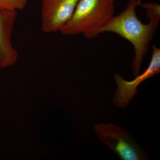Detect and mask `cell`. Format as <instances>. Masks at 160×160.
I'll return each mask as SVG.
<instances>
[{
	"mask_svg": "<svg viewBox=\"0 0 160 160\" xmlns=\"http://www.w3.org/2000/svg\"><path fill=\"white\" fill-rule=\"evenodd\" d=\"M142 0H129L125 9L117 15L113 16L102 28L100 34L110 32L129 41L134 48L132 72L138 74L143 58L149 50V45L159 26L160 14L148 16V24H144L138 17L136 9Z\"/></svg>",
	"mask_w": 160,
	"mask_h": 160,
	"instance_id": "cell-1",
	"label": "cell"
},
{
	"mask_svg": "<svg viewBox=\"0 0 160 160\" xmlns=\"http://www.w3.org/2000/svg\"><path fill=\"white\" fill-rule=\"evenodd\" d=\"M114 0H80L69 21L60 30L62 34H82L87 38L98 36L114 16Z\"/></svg>",
	"mask_w": 160,
	"mask_h": 160,
	"instance_id": "cell-2",
	"label": "cell"
},
{
	"mask_svg": "<svg viewBox=\"0 0 160 160\" xmlns=\"http://www.w3.org/2000/svg\"><path fill=\"white\" fill-rule=\"evenodd\" d=\"M99 139L122 160L149 159L148 153L137 143L127 129L112 123L95 125Z\"/></svg>",
	"mask_w": 160,
	"mask_h": 160,
	"instance_id": "cell-3",
	"label": "cell"
},
{
	"mask_svg": "<svg viewBox=\"0 0 160 160\" xmlns=\"http://www.w3.org/2000/svg\"><path fill=\"white\" fill-rule=\"evenodd\" d=\"M151 60L145 71L137 75L134 80L127 81L120 75L116 73L114 80L117 89L112 99V102L118 108H126L138 92V88L141 83L160 72V49L153 45Z\"/></svg>",
	"mask_w": 160,
	"mask_h": 160,
	"instance_id": "cell-4",
	"label": "cell"
},
{
	"mask_svg": "<svg viewBox=\"0 0 160 160\" xmlns=\"http://www.w3.org/2000/svg\"><path fill=\"white\" fill-rule=\"evenodd\" d=\"M80 0H42L41 29L51 33L60 32L69 21Z\"/></svg>",
	"mask_w": 160,
	"mask_h": 160,
	"instance_id": "cell-5",
	"label": "cell"
},
{
	"mask_svg": "<svg viewBox=\"0 0 160 160\" xmlns=\"http://www.w3.org/2000/svg\"><path fill=\"white\" fill-rule=\"evenodd\" d=\"M18 11L0 9V68L5 69L17 62L19 54L12 42V35Z\"/></svg>",
	"mask_w": 160,
	"mask_h": 160,
	"instance_id": "cell-6",
	"label": "cell"
},
{
	"mask_svg": "<svg viewBox=\"0 0 160 160\" xmlns=\"http://www.w3.org/2000/svg\"><path fill=\"white\" fill-rule=\"evenodd\" d=\"M28 0H0V9L22 10L27 6Z\"/></svg>",
	"mask_w": 160,
	"mask_h": 160,
	"instance_id": "cell-7",
	"label": "cell"
}]
</instances>
